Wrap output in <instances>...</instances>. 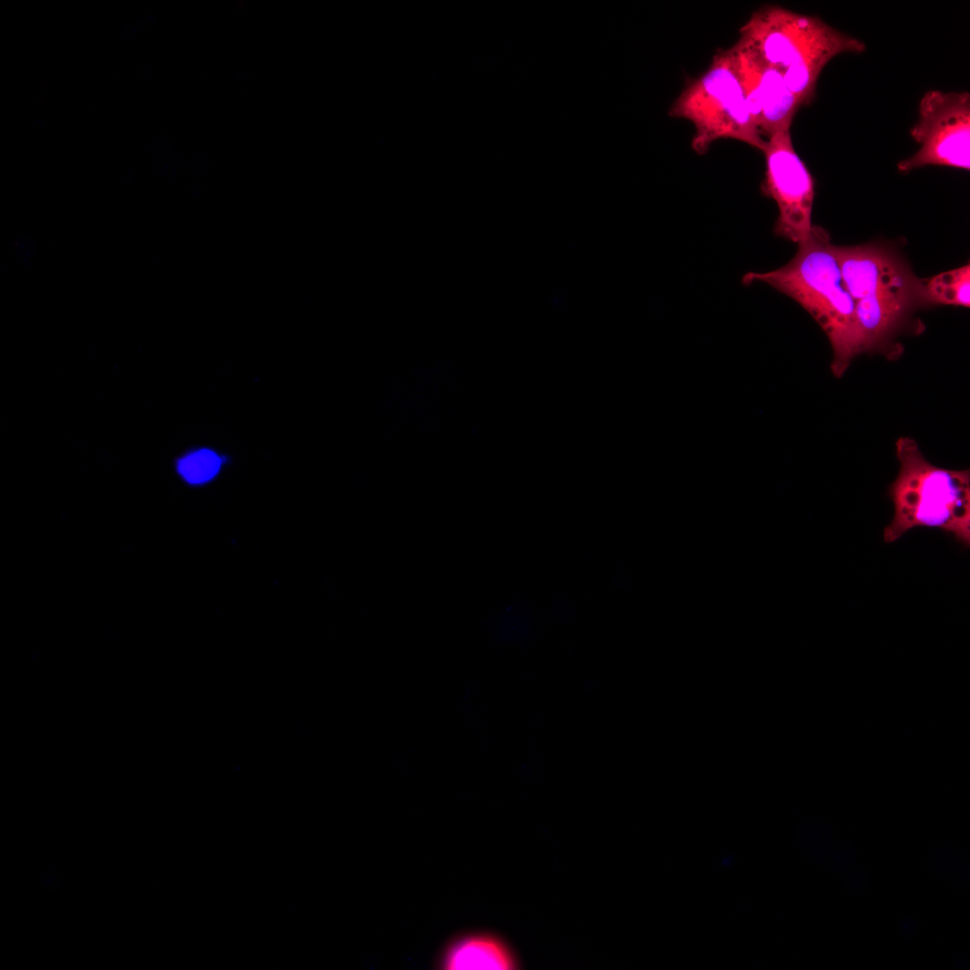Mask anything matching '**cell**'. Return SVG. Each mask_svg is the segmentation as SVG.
<instances>
[{
    "label": "cell",
    "mask_w": 970,
    "mask_h": 970,
    "mask_svg": "<svg viewBox=\"0 0 970 970\" xmlns=\"http://www.w3.org/2000/svg\"><path fill=\"white\" fill-rule=\"evenodd\" d=\"M794 257L769 272H747V286L763 282L799 304L825 332L833 349L831 369L842 377L860 354L854 302L845 289L828 232L813 225Z\"/></svg>",
    "instance_id": "cell-1"
},
{
    "label": "cell",
    "mask_w": 970,
    "mask_h": 970,
    "mask_svg": "<svg viewBox=\"0 0 970 970\" xmlns=\"http://www.w3.org/2000/svg\"><path fill=\"white\" fill-rule=\"evenodd\" d=\"M738 34L781 75L800 107L814 101L818 78L833 57L866 50L863 41L820 17L772 4L754 10Z\"/></svg>",
    "instance_id": "cell-2"
},
{
    "label": "cell",
    "mask_w": 970,
    "mask_h": 970,
    "mask_svg": "<svg viewBox=\"0 0 970 970\" xmlns=\"http://www.w3.org/2000/svg\"><path fill=\"white\" fill-rule=\"evenodd\" d=\"M845 289L854 302L860 354L887 352L912 310L918 278L893 250L877 243L833 245Z\"/></svg>",
    "instance_id": "cell-3"
},
{
    "label": "cell",
    "mask_w": 970,
    "mask_h": 970,
    "mask_svg": "<svg viewBox=\"0 0 970 970\" xmlns=\"http://www.w3.org/2000/svg\"><path fill=\"white\" fill-rule=\"evenodd\" d=\"M899 472L889 485L894 516L884 529V541L893 542L915 527L945 531L970 546V472L932 464L915 440L902 436L895 443Z\"/></svg>",
    "instance_id": "cell-4"
},
{
    "label": "cell",
    "mask_w": 970,
    "mask_h": 970,
    "mask_svg": "<svg viewBox=\"0 0 970 970\" xmlns=\"http://www.w3.org/2000/svg\"><path fill=\"white\" fill-rule=\"evenodd\" d=\"M668 114L693 125L691 147L699 155L719 139L759 151L766 141L751 115L729 48H718L703 72L687 78Z\"/></svg>",
    "instance_id": "cell-5"
},
{
    "label": "cell",
    "mask_w": 970,
    "mask_h": 970,
    "mask_svg": "<svg viewBox=\"0 0 970 970\" xmlns=\"http://www.w3.org/2000/svg\"><path fill=\"white\" fill-rule=\"evenodd\" d=\"M919 117L911 128L920 148L897 163L907 173L927 165L970 169V94L929 90L920 100Z\"/></svg>",
    "instance_id": "cell-6"
},
{
    "label": "cell",
    "mask_w": 970,
    "mask_h": 970,
    "mask_svg": "<svg viewBox=\"0 0 970 970\" xmlns=\"http://www.w3.org/2000/svg\"><path fill=\"white\" fill-rule=\"evenodd\" d=\"M761 152L765 172L760 190L775 201L779 211L773 232L799 243L809 236L813 226L814 178L796 152L790 130L767 138Z\"/></svg>",
    "instance_id": "cell-7"
},
{
    "label": "cell",
    "mask_w": 970,
    "mask_h": 970,
    "mask_svg": "<svg viewBox=\"0 0 970 970\" xmlns=\"http://www.w3.org/2000/svg\"><path fill=\"white\" fill-rule=\"evenodd\" d=\"M754 121L766 140L790 130L801 108L781 75L742 40L729 47Z\"/></svg>",
    "instance_id": "cell-8"
},
{
    "label": "cell",
    "mask_w": 970,
    "mask_h": 970,
    "mask_svg": "<svg viewBox=\"0 0 970 970\" xmlns=\"http://www.w3.org/2000/svg\"><path fill=\"white\" fill-rule=\"evenodd\" d=\"M440 966L446 970H516L522 964L516 950L501 937L471 932L451 941Z\"/></svg>",
    "instance_id": "cell-9"
},
{
    "label": "cell",
    "mask_w": 970,
    "mask_h": 970,
    "mask_svg": "<svg viewBox=\"0 0 970 970\" xmlns=\"http://www.w3.org/2000/svg\"><path fill=\"white\" fill-rule=\"evenodd\" d=\"M921 304L970 306V264L941 272L928 278H918Z\"/></svg>",
    "instance_id": "cell-10"
},
{
    "label": "cell",
    "mask_w": 970,
    "mask_h": 970,
    "mask_svg": "<svg viewBox=\"0 0 970 970\" xmlns=\"http://www.w3.org/2000/svg\"><path fill=\"white\" fill-rule=\"evenodd\" d=\"M220 458L212 451L203 449L181 459L179 472L190 483L197 484L212 479L219 471Z\"/></svg>",
    "instance_id": "cell-11"
}]
</instances>
